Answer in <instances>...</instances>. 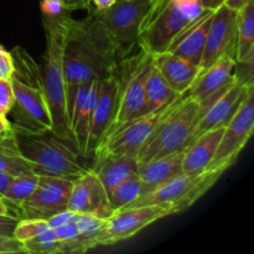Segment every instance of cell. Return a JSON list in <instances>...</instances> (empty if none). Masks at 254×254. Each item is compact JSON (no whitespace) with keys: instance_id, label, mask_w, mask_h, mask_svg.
<instances>
[{"instance_id":"obj_32","label":"cell","mask_w":254,"mask_h":254,"mask_svg":"<svg viewBox=\"0 0 254 254\" xmlns=\"http://www.w3.org/2000/svg\"><path fill=\"white\" fill-rule=\"evenodd\" d=\"M14 107V92L10 78H0V117L6 118Z\"/></svg>"},{"instance_id":"obj_43","label":"cell","mask_w":254,"mask_h":254,"mask_svg":"<svg viewBox=\"0 0 254 254\" xmlns=\"http://www.w3.org/2000/svg\"><path fill=\"white\" fill-rule=\"evenodd\" d=\"M0 215H12L10 212L9 206L6 205V202L4 200H0Z\"/></svg>"},{"instance_id":"obj_35","label":"cell","mask_w":254,"mask_h":254,"mask_svg":"<svg viewBox=\"0 0 254 254\" xmlns=\"http://www.w3.org/2000/svg\"><path fill=\"white\" fill-rule=\"evenodd\" d=\"M40 9H41V14L47 15V16H57V15L68 11L62 0H41Z\"/></svg>"},{"instance_id":"obj_39","label":"cell","mask_w":254,"mask_h":254,"mask_svg":"<svg viewBox=\"0 0 254 254\" xmlns=\"http://www.w3.org/2000/svg\"><path fill=\"white\" fill-rule=\"evenodd\" d=\"M12 178H14V175H12V174L2 173V171H0V196H1L2 192L6 190L7 186L10 185Z\"/></svg>"},{"instance_id":"obj_44","label":"cell","mask_w":254,"mask_h":254,"mask_svg":"<svg viewBox=\"0 0 254 254\" xmlns=\"http://www.w3.org/2000/svg\"><path fill=\"white\" fill-rule=\"evenodd\" d=\"M0 200H2V197H1V196H0Z\"/></svg>"},{"instance_id":"obj_28","label":"cell","mask_w":254,"mask_h":254,"mask_svg":"<svg viewBox=\"0 0 254 254\" xmlns=\"http://www.w3.org/2000/svg\"><path fill=\"white\" fill-rule=\"evenodd\" d=\"M37 183H39V174L35 171L14 175L10 185L2 192V200L6 202L7 206H11L15 210L31 195L37 186Z\"/></svg>"},{"instance_id":"obj_13","label":"cell","mask_w":254,"mask_h":254,"mask_svg":"<svg viewBox=\"0 0 254 254\" xmlns=\"http://www.w3.org/2000/svg\"><path fill=\"white\" fill-rule=\"evenodd\" d=\"M15 124L31 130H51L52 121L45 99L42 84L36 86L12 72Z\"/></svg>"},{"instance_id":"obj_40","label":"cell","mask_w":254,"mask_h":254,"mask_svg":"<svg viewBox=\"0 0 254 254\" xmlns=\"http://www.w3.org/2000/svg\"><path fill=\"white\" fill-rule=\"evenodd\" d=\"M117 0H91V4L94 5V10H104L114 4Z\"/></svg>"},{"instance_id":"obj_19","label":"cell","mask_w":254,"mask_h":254,"mask_svg":"<svg viewBox=\"0 0 254 254\" xmlns=\"http://www.w3.org/2000/svg\"><path fill=\"white\" fill-rule=\"evenodd\" d=\"M97 93H98V81L81 83L77 91L73 109L69 118L72 143L81 156H86L87 135H88L89 122L96 103Z\"/></svg>"},{"instance_id":"obj_1","label":"cell","mask_w":254,"mask_h":254,"mask_svg":"<svg viewBox=\"0 0 254 254\" xmlns=\"http://www.w3.org/2000/svg\"><path fill=\"white\" fill-rule=\"evenodd\" d=\"M124 60L116 42L104 30L93 10L86 19L67 20L64 47L66 107L71 118L77 91L83 82L99 81L111 76Z\"/></svg>"},{"instance_id":"obj_17","label":"cell","mask_w":254,"mask_h":254,"mask_svg":"<svg viewBox=\"0 0 254 254\" xmlns=\"http://www.w3.org/2000/svg\"><path fill=\"white\" fill-rule=\"evenodd\" d=\"M67 208L78 213H88L102 220H108L114 213L109 205L108 193L92 169L74 180Z\"/></svg>"},{"instance_id":"obj_30","label":"cell","mask_w":254,"mask_h":254,"mask_svg":"<svg viewBox=\"0 0 254 254\" xmlns=\"http://www.w3.org/2000/svg\"><path fill=\"white\" fill-rule=\"evenodd\" d=\"M24 253L29 254H61L64 253V242H60L54 228H49L35 238L22 245Z\"/></svg>"},{"instance_id":"obj_38","label":"cell","mask_w":254,"mask_h":254,"mask_svg":"<svg viewBox=\"0 0 254 254\" xmlns=\"http://www.w3.org/2000/svg\"><path fill=\"white\" fill-rule=\"evenodd\" d=\"M68 11L76 10H88L91 11V0H62Z\"/></svg>"},{"instance_id":"obj_8","label":"cell","mask_w":254,"mask_h":254,"mask_svg":"<svg viewBox=\"0 0 254 254\" xmlns=\"http://www.w3.org/2000/svg\"><path fill=\"white\" fill-rule=\"evenodd\" d=\"M171 215L170 208L163 205L140 206L116 211L93 236L79 241L76 253H84L99 246H113L138 235L156 221Z\"/></svg>"},{"instance_id":"obj_41","label":"cell","mask_w":254,"mask_h":254,"mask_svg":"<svg viewBox=\"0 0 254 254\" xmlns=\"http://www.w3.org/2000/svg\"><path fill=\"white\" fill-rule=\"evenodd\" d=\"M200 2L205 9L215 10L223 4V0H200Z\"/></svg>"},{"instance_id":"obj_31","label":"cell","mask_w":254,"mask_h":254,"mask_svg":"<svg viewBox=\"0 0 254 254\" xmlns=\"http://www.w3.org/2000/svg\"><path fill=\"white\" fill-rule=\"evenodd\" d=\"M50 226L46 220L42 218H20L17 225L15 226L12 238L24 245L25 242H29L30 240L39 236L40 233L49 230Z\"/></svg>"},{"instance_id":"obj_20","label":"cell","mask_w":254,"mask_h":254,"mask_svg":"<svg viewBox=\"0 0 254 254\" xmlns=\"http://www.w3.org/2000/svg\"><path fill=\"white\" fill-rule=\"evenodd\" d=\"M212 14L213 10H207L200 19L189 25L170 42L166 51L183 57L192 64L200 66Z\"/></svg>"},{"instance_id":"obj_37","label":"cell","mask_w":254,"mask_h":254,"mask_svg":"<svg viewBox=\"0 0 254 254\" xmlns=\"http://www.w3.org/2000/svg\"><path fill=\"white\" fill-rule=\"evenodd\" d=\"M20 221V217L15 215H0V235L12 237L15 226Z\"/></svg>"},{"instance_id":"obj_25","label":"cell","mask_w":254,"mask_h":254,"mask_svg":"<svg viewBox=\"0 0 254 254\" xmlns=\"http://www.w3.org/2000/svg\"><path fill=\"white\" fill-rule=\"evenodd\" d=\"M237 54L236 61L250 62L254 59V0H246L237 10Z\"/></svg>"},{"instance_id":"obj_33","label":"cell","mask_w":254,"mask_h":254,"mask_svg":"<svg viewBox=\"0 0 254 254\" xmlns=\"http://www.w3.org/2000/svg\"><path fill=\"white\" fill-rule=\"evenodd\" d=\"M77 213L78 212H74V211L66 208V210H62L60 211V212L52 215L51 217L47 218L46 221L47 223H49L50 228H56V227H60V226L67 225V223L69 222H73Z\"/></svg>"},{"instance_id":"obj_9","label":"cell","mask_w":254,"mask_h":254,"mask_svg":"<svg viewBox=\"0 0 254 254\" xmlns=\"http://www.w3.org/2000/svg\"><path fill=\"white\" fill-rule=\"evenodd\" d=\"M176 99L163 108L136 117L131 121L109 129L92 154L94 158L93 163L109 156L136 155L139 149L153 134L160 119L165 116Z\"/></svg>"},{"instance_id":"obj_11","label":"cell","mask_w":254,"mask_h":254,"mask_svg":"<svg viewBox=\"0 0 254 254\" xmlns=\"http://www.w3.org/2000/svg\"><path fill=\"white\" fill-rule=\"evenodd\" d=\"M254 129V86L248 88L241 106L225 126L217 149L207 169L227 170L237 161Z\"/></svg>"},{"instance_id":"obj_6","label":"cell","mask_w":254,"mask_h":254,"mask_svg":"<svg viewBox=\"0 0 254 254\" xmlns=\"http://www.w3.org/2000/svg\"><path fill=\"white\" fill-rule=\"evenodd\" d=\"M225 171L223 169H205L193 174L181 173L150 192L140 195L126 208L163 205L170 208L171 215H176L197 202L215 186Z\"/></svg>"},{"instance_id":"obj_12","label":"cell","mask_w":254,"mask_h":254,"mask_svg":"<svg viewBox=\"0 0 254 254\" xmlns=\"http://www.w3.org/2000/svg\"><path fill=\"white\" fill-rule=\"evenodd\" d=\"M76 179L55 175H39V183L31 195L15 208L20 218L47 220L55 213L66 210Z\"/></svg>"},{"instance_id":"obj_14","label":"cell","mask_w":254,"mask_h":254,"mask_svg":"<svg viewBox=\"0 0 254 254\" xmlns=\"http://www.w3.org/2000/svg\"><path fill=\"white\" fill-rule=\"evenodd\" d=\"M237 42V11L222 4L213 10L205 49L201 57V69L211 66L223 56H233L236 59Z\"/></svg>"},{"instance_id":"obj_5","label":"cell","mask_w":254,"mask_h":254,"mask_svg":"<svg viewBox=\"0 0 254 254\" xmlns=\"http://www.w3.org/2000/svg\"><path fill=\"white\" fill-rule=\"evenodd\" d=\"M201 109L200 102L189 96V91L180 94L136 153L138 166L154 159L185 150L191 143V135Z\"/></svg>"},{"instance_id":"obj_2","label":"cell","mask_w":254,"mask_h":254,"mask_svg":"<svg viewBox=\"0 0 254 254\" xmlns=\"http://www.w3.org/2000/svg\"><path fill=\"white\" fill-rule=\"evenodd\" d=\"M69 16L71 11H66L57 16L42 15V24L46 35V54L41 84L51 116V131L60 138L72 141L66 107V83L64 69V47L67 20Z\"/></svg>"},{"instance_id":"obj_7","label":"cell","mask_w":254,"mask_h":254,"mask_svg":"<svg viewBox=\"0 0 254 254\" xmlns=\"http://www.w3.org/2000/svg\"><path fill=\"white\" fill-rule=\"evenodd\" d=\"M151 64L153 55L140 50L139 54L122 60L116 67L114 74L118 81V99L109 129L146 114L145 81Z\"/></svg>"},{"instance_id":"obj_16","label":"cell","mask_w":254,"mask_h":254,"mask_svg":"<svg viewBox=\"0 0 254 254\" xmlns=\"http://www.w3.org/2000/svg\"><path fill=\"white\" fill-rule=\"evenodd\" d=\"M117 99H118V81L113 72L111 76L98 81V93L92 111L88 135H87L86 156H91L93 154L104 134L111 127L116 113Z\"/></svg>"},{"instance_id":"obj_29","label":"cell","mask_w":254,"mask_h":254,"mask_svg":"<svg viewBox=\"0 0 254 254\" xmlns=\"http://www.w3.org/2000/svg\"><path fill=\"white\" fill-rule=\"evenodd\" d=\"M141 195V181L138 174L131 175L130 178L126 179L119 183L111 192L108 193L109 205L113 211L123 210L129 203L133 202L135 198Z\"/></svg>"},{"instance_id":"obj_23","label":"cell","mask_w":254,"mask_h":254,"mask_svg":"<svg viewBox=\"0 0 254 254\" xmlns=\"http://www.w3.org/2000/svg\"><path fill=\"white\" fill-rule=\"evenodd\" d=\"M223 129L225 127H220L201 134L184 150L183 173L193 174L207 169L220 143Z\"/></svg>"},{"instance_id":"obj_34","label":"cell","mask_w":254,"mask_h":254,"mask_svg":"<svg viewBox=\"0 0 254 254\" xmlns=\"http://www.w3.org/2000/svg\"><path fill=\"white\" fill-rule=\"evenodd\" d=\"M14 72V57L11 52H7L0 46V78H10Z\"/></svg>"},{"instance_id":"obj_15","label":"cell","mask_w":254,"mask_h":254,"mask_svg":"<svg viewBox=\"0 0 254 254\" xmlns=\"http://www.w3.org/2000/svg\"><path fill=\"white\" fill-rule=\"evenodd\" d=\"M250 87L235 78L222 92L203 104L191 135V143L211 129L225 127L241 106Z\"/></svg>"},{"instance_id":"obj_36","label":"cell","mask_w":254,"mask_h":254,"mask_svg":"<svg viewBox=\"0 0 254 254\" xmlns=\"http://www.w3.org/2000/svg\"><path fill=\"white\" fill-rule=\"evenodd\" d=\"M24 253L22 245L15 238L0 235V254Z\"/></svg>"},{"instance_id":"obj_42","label":"cell","mask_w":254,"mask_h":254,"mask_svg":"<svg viewBox=\"0 0 254 254\" xmlns=\"http://www.w3.org/2000/svg\"><path fill=\"white\" fill-rule=\"evenodd\" d=\"M246 0H223V4L226 5V6H228L230 9L232 10H240L241 6H242L243 4H245Z\"/></svg>"},{"instance_id":"obj_26","label":"cell","mask_w":254,"mask_h":254,"mask_svg":"<svg viewBox=\"0 0 254 254\" xmlns=\"http://www.w3.org/2000/svg\"><path fill=\"white\" fill-rule=\"evenodd\" d=\"M183 94V93H181ZM180 96L165 81L154 64L145 81V113L160 109Z\"/></svg>"},{"instance_id":"obj_3","label":"cell","mask_w":254,"mask_h":254,"mask_svg":"<svg viewBox=\"0 0 254 254\" xmlns=\"http://www.w3.org/2000/svg\"><path fill=\"white\" fill-rule=\"evenodd\" d=\"M17 149L39 175H55L77 179L91 170L79 161L71 140L62 139L51 130H31L11 124ZM72 143V141H71Z\"/></svg>"},{"instance_id":"obj_21","label":"cell","mask_w":254,"mask_h":254,"mask_svg":"<svg viewBox=\"0 0 254 254\" xmlns=\"http://www.w3.org/2000/svg\"><path fill=\"white\" fill-rule=\"evenodd\" d=\"M153 64L169 86L179 94L188 92L201 72L200 66L168 51L153 55Z\"/></svg>"},{"instance_id":"obj_24","label":"cell","mask_w":254,"mask_h":254,"mask_svg":"<svg viewBox=\"0 0 254 254\" xmlns=\"http://www.w3.org/2000/svg\"><path fill=\"white\" fill-rule=\"evenodd\" d=\"M135 155L109 156L93 163L92 171L99 179L107 193L111 192L119 183L138 174Z\"/></svg>"},{"instance_id":"obj_4","label":"cell","mask_w":254,"mask_h":254,"mask_svg":"<svg viewBox=\"0 0 254 254\" xmlns=\"http://www.w3.org/2000/svg\"><path fill=\"white\" fill-rule=\"evenodd\" d=\"M207 10L200 0H151L139 26V49L150 55L165 52L170 42Z\"/></svg>"},{"instance_id":"obj_27","label":"cell","mask_w":254,"mask_h":254,"mask_svg":"<svg viewBox=\"0 0 254 254\" xmlns=\"http://www.w3.org/2000/svg\"><path fill=\"white\" fill-rule=\"evenodd\" d=\"M0 171L12 175L34 171L31 164L25 160L20 154L12 129L9 133L0 135Z\"/></svg>"},{"instance_id":"obj_18","label":"cell","mask_w":254,"mask_h":254,"mask_svg":"<svg viewBox=\"0 0 254 254\" xmlns=\"http://www.w3.org/2000/svg\"><path fill=\"white\" fill-rule=\"evenodd\" d=\"M235 67L236 59L233 56L218 59L211 66L201 69L198 77L189 89V96L203 106L235 81Z\"/></svg>"},{"instance_id":"obj_22","label":"cell","mask_w":254,"mask_h":254,"mask_svg":"<svg viewBox=\"0 0 254 254\" xmlns=\"http://www.w3.org/2000/svg\"><path fill=\"white\" fill-rule=\"evenodd\" d=\"M184 150L169 154L163 158L154 159L138 168V176L141 181V195L148 193L183 173Z\"/></svg>"},{"instance_id":"obj_10","label":"cell","mask_w":254,"mask_h":254,"mask_svg":"<svg viewBox=\"0 0 254 254\" xmlns=\"http://www.w3.org/2000/svg\"><path fill=\"white\" fill-rule=\"evenodd\" d=\"M150 4L151 0H117L107 9L93 10L124 59L139 47V26Z\"/></svg>"}]
</instances>
